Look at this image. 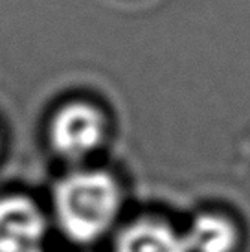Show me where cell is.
<instances>
[{"label":"cell","instance_id":"obj_1","mask_svg":"<svg viewBox=\"0 0 250 252\" xmlns=\"http://www.w3.org/2000/svg\"><path fill=\"white\" fill-rule=\"evenodd\" d=\"M118 186L103 171H76L64 177L56 191L57 219L76 241H92L103 234L118 214Z\"/></svg>","mask_w":250,"mask_h":252},{"label":"cell","instance_id":"obj_2","mask_svg":"<svg viewBox=\"0 0 250 252\" xmlns=\"http://www.w3.org/2000/svg\"><path fill=\"white\" fill-rule=\"evenodd\" d=\"M103 116L96 107L74 101L64 105L52 120L50 138L57 151L66 158H81L94 151L103 138Z\"/></svg>","mask_w":250,"mask_h":252},{"label":"cell","instance_id":"obj_3","mask_svg":"<svg viewBox=\"0 0 250 252\" xmlns=\"http://www.w3.org/2000/svg\"><path fill=\"white\" fill-rule=\"evenodd\" d=\"M44 217L24 197L0 201V252H33L44 234Z\"/></svg>","mask_w":250,"mask_h":252},{"label":"cell","instance_id":"obj_4","mask_svg":"<svg viewBox=\"0 0 250 252\" xmlns=\"http://www.w3.org/2000/svg\"><path fill=\"white\" fill-rule=\"evenodd\" d=\"M116 252H189L182 236L169 226L155 221H140L127 226L118 243Z\"/></svg>","mask_w":250,"mask_h":252},{"label":"cell","instance_id":"obj_5","mask_svg":"<svg viewBox=\"0 0 250 252\" xmlns=\"http://www.w3.org/2000/svg\"><path fill=\"white\" fill-rule=\"evenodd\" d=\"M236 228L219 216H199L184 236L189 252H230L236 245Z\"/></svg>","mask_w":250,"mask_h":252},{"label":"cell","instance_id":"obj_6","mask_svg":"<svg viewBox=\"0 0 250 252\" xmlns=\"http://www.w3.org/2000/svg\"><path fill=\"white\" fill-rule=\"evenodd\" d=\"M33 252H41V251H39V249H37V251H33Z\"/></svg>","mask_w":250,"mask_h":252}]
</instances>
